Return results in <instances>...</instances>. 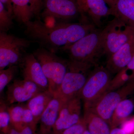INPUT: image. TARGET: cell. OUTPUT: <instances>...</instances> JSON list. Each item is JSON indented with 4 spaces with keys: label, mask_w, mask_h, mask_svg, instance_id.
<instances>
[{
    "label": "cell",
    "mask_w": 134,
    "mask_h": 134,
    "mask_svg": "<svg viewBox=\"0 0 134 134\" xmlns=\"http://www.w3.org/2000/svg\"><path fill=\"white\" fill-rule=\"evenodd\" d=\"M0 2L3 4L9 13L13 15V6L11 0H0Z\"/></svg>",
    "instance_id": "f1b7e54d"
},
{
    "label": "cell",
    "mask_w": 134,
    "mask_h": 134,
    "mask_svg": "<svg viewBox=\"0 0 134 134\" xmlns=\"http://www.w3.org/2000/svg\"><path fill=\"white\" fill-rule=\"evenodd\" d=\"M81 101L79 95L63 103L53 128V134H60L81 120Z\"/></svg>",
    "instance_id": "8fae6325"
},
{
    "label": "cell",
    "mask_w": 134,
    "mask_h": 134,
    "mask_svg": "<svg viewBox=\"0 0 134 134\" xmlns=\"http://www.w3.org/2000/svg\"><path fill=\"white\" fill-rule=\"evenodd\" d=\"M53 17L58 23H72L80 14L74 0H43L40 17Z\"/></svg>",
    "instance_id": "9c48e42d"
},
{
    "label": "cell",
    "mask_w": 134,
    "mask_h": 134,
    "mask_svg": "<svg viewBox=\"0 0 134 134\" xmlns=\"http://www.w3.org/2000/svg\"><path fill=\"white\" fill-rule=\"evenodd\" d=\"M92 68L68 60V70L59 89L54 96L63 103L80 95Z\"/></svg>",
    "instance_id": "277c9868"
},
{
    "label": "cell",
    "mask_w": 134,
    "mask_h": 134,
    "mask_svg": "<svg viewBox=\"0 0 134 134\" xmlns=\"http://www.w3.org/2000/svg\"><path fill=\"white\" fill-rule=\"evenodd\" d=\"M110 134H126V133L122 129L115 127L111 129Z\"/></svg>",
    "instance_id": "4dcf8cb0"
},
{
    "label": "cell",
    "mask_w": 134,
    "mask_h": 134,
    "mask_svg": "<svg viewBox=\"0 0 134 134\" xmlns=\"http://www.w3.org/2000/svg\"><path fill=\"white\" fill-rule=\"evenodd\" d=\"M14 19L24 24L34 17L32 8L31 0H11Z\"/></svg>",
    "instance_id": "ffe728a7"
},
{
    "label": "cell",
    "mask_w": 134,
    "mask_h": 134,
    "mask_svg": "<svg viewBox=\"0 0 134 134\" xmlns=\"http://www.w3.org/2000/svg\"><path fill=\"white\" fill-rule=\"evenodd\" d=\"M19 65L24 79L33 82L43 91L48 90V80L33 53L26 54Z\"/></svg>",
    "instance_id": "4fadbf2b"
},
{
    "label": "cell",
    "mask_w": 134,
    "mask_h": 134,
    "mask_svg": "<svg viewBox=\"0 0 134 134\" xmlns=\"http://www.w3.org/2000/svg\"><path fill=\"white\" fill-rule=\"evenodd\" d=\"M18 65H14L0 70V93H2L5 87L9 84L18 71Z\"/></svg>",
    "instance_id": "7402d4cb"
},
{
    "label": "cell",
    "mask_w": 134,
    "mask_h": 134,
    "mask_svg": "<svg viewBox=\"0 0 134 134\" xmlns=\"http://www.w3.org/2000/svg\"><path fill=\"white\" fill-rule=\"evenodd\" d=\"M79 10V22L102 28L103 19L110 16V8L103 0H74Z\"/></svg>",
    "instance_id": "30bf717a"
},
{
    "label": "cell",
    "mask_w": 134,
    "mask_h": 134,
    "mask_svg": "<svg viewBox=\"0 0 134 134\" xmlns=\"http://www.w3.org/2000/svg\"><path fill=\"white\" fill-rule=\"evenodd\" d=\"M121 129L126 134H134V121L133 119L125 121L122 122Z\"/></svg>",
    "instance_id": "83f0119b"
},
{
    "label": "cell",
    "mask_w": 134,
    "mask_h": 134,
    "mask_svg": "<svg viewBox=\"0 0 134 134\" xmlns=\"http://www.w3.org/2000/svg\"><path fill=\"white\" fill-rule=\"evenodd\" d=\"M63 102L54 96L43 114L39 122V133L41 134H50L53 132V128L57 121Z\"/></svg>",
    "instance_id": "2e32d148"
},
{
    "label": "cell",
    "mask_w": 134,
    "mask_h": 134,
    "mask_svg": "<svg viewBox=\"0 0 134 134\" xmlns=\"http://www.w3.org/2000/svg\"><path fill=\"white\" fill-rule=\"evenodd\" d=\"M13 15L0 2V32H7L13 25Z\"/></svg>",
    "instance_id": "cb8c5ba5"
},
{
    "label": "cell",
    "mask_w": 134,
    "mask_h": 134,
    "mask_svg": "<svg viewBox=\"0 0 134 134\" xmlns=\"http://www.w3.org/2000/svg\"><path fill=\"white\" fill-rule=\"evenodd\" d=\"M134 90V81H129L117 90L106 92L88 108L105 120L111 127V120L117 106Z\"/></svg>",
    "instance_id": "ba28073f"
},
{
    "label": "cell",
    "mask_w": 134,
    "mask_h": 134,
    "mask_svg": "<svg viewBox=\"0 0 134 134\" xmlns=\"http://www.w3.org/2000/svg\"><path fill=\"white\" fill-rule=\"evenodd\" d=\"M43 0H31L32 8L34 17L36 19L41 20V13L43 8Z\"/></svg>",
    "instance_id": "484cf974"
},
{
    "label": "cell",
    "mask_w": 134,
    "mask_h": 134,
    "mask_svg": "<svg viewBox=\"0 0 134 134\" xmlns=\"http://www.w3.org/2000/svg\"><path fill=\"white\" fill-rule=\"evenodd\" d=\"M104 54L107 59L117 52L134 34V30L114 18L103 28Z\"/></svg>",
    "instance_id": "52a82bcc"
},
{
    "label": "cell",
    "mask_w": 134,
    "mask_h": 134,
    "mask_svg": "<svg viewBox=\"0 0 134 134\" xmlns=\"http://www.w3.org/2000/svg\"><path fill=\"white\" fill-rule=\"evenodd\" d=\"M83 119L90 134H110L111 127L105 120L89 108H84Z\"/></svg>",
    "instance_id": "d6986e66"
},
{
    "label": "cell",
    "mask_w": 134,
    "mask_h": 134,
    "mask_svg": "<svg viewBox=\"0 0 134 134\" xmlns=\"http://www.w3.org/2000/svg\"><path fill=\"white\" fill-rule=\"evenodd\" d=\"M134 55V34L115 53L107 59L105 68L117 74L127 66Z\"/></svg>",
    "instance_id": "5bb4252c"
},
{
    "label": "cell",
    "mask_w": 134,
    "mask_h": 134,
    "mask_svg": "<svg viewBox=\"0 0 134 134\" xmlns=\"http://www.w3.org/2000/svg\"><path fill=\"white\" fill-rule=\"evenodd\" d=\"M7 134H20V132L16 129L10 125L9 129Z\"/></svg>",
    "instance_id": "d6a6232c"
},
{
    "label": "cell",
    "mask_w": 134,
    "mask_h": 134,
    "mask_svg": "<svg viewBox=\"0 0 134 134\" xmlns=\"http://www.w3.org/2000/svg\"><path fill=\"white\" fill-rule=\"evenodd\" d=\"M103 38V28H96L62 51L68 54L70 60L94 68L104 55Z\"/></svg>",
    "instance_id": "7a4b0ae2"
},
{
    "label": "cell",
    "mask_w": 134,
    "mask_h": 134,
    "mask_svg": "<svg viewBox=\"0 0 134 134\" xmlns=\"http://www.w3.org/2000/svg\"><path fill=\"white\" fill-rule=\"evenodd\" d=\"M43 91L33 82L25 79H15L7 86L6 103L8 105L28 101Z\"/></svg>",
    "instance_id": "7c38bea8"
},
{
    "label": "cell",
    "mask_w": 134,
    "mask_h": 134,
    "mask_svg": "<svg viewBox=\"0 0 134 134\" xmlns=\"http://www.w3.org/2000/svg\"><path fill=\"white\" fill-rule=\"evenodd\" d=\"M83 134H90V133H89L88 131V130H87L86 129H86H85L84 132H83Z\"/></svg>",
    "instance_id": "836d02e7"
},
{
    "label": "cell",
    "mask_w": 134,
    "mask_h": 134,
    "mask_svg": "<svg viewBox=\"0 0 134 134\" xmlns=\"http://www.w3.org/2000/svg\"><path fill=\"white\" fill-rule=\"evenodd\" d=\"M52 134H53V133H52Z\"/></svg>",
    "instance_id": "8d00e7d4"
},
{
    "label": "cell",
    "mask_w": 134,
    "mask_h": 134,
    "mask_svg": "<svg viewBox=\"0 0 134 134\" xmlns=\"http://www.w3.org/2000/svg\"><path fill=\"white\" fill-rule=\"evenodd\" d=\"M8 111L12 126L20 131L29 126L36 133L37 125L34 122L32 113L26 104H12L8 106Z\"/></svg>",
    "instance_id": "9a60e30c"
},
{
    "label": "cell",
    "mask_w": 134,
    "mask_h": 134,
    "mask_svg": "<svg viewBox=\"0 0 134 134\" xmlns=\"http://www.w3.org/2000/svg\"><path fill=\"white\" fill-rule=\"evenodd\" d=\"M20 134H35V133L30 127L26 126L21 131H20Z\"/></svg>",
    "instance_id": "f546056e"
},
{
    "label": "cell",
    "mask_w": 134,
    "mask_h": 134,
    "mask_svg": "<svg viewBox=\"0 0 134 134\" xmlns=\"http://www.w3.org/2000/svg\"><path fill=\"white\" fill-rule=\"evenodd\" d=\"M33 54L48 80V90L55 95L66 73L68 60L59 57L55 53L42 47L37 49Z\"/></svg>",
    "instance_id": "3957f363"
},
{
    "label": "cell",
    "mask_w": 134,
    "mask_h": 134,
    "mask_svg": "<svg viewBox=\"0 0 134 134\" xmlns=\"http://www.w3.org/2000/svg\"><path fill=\"white\" fill-rule=\"evenodd\" d=\"M24 25V33L30 40L55 53L97 28L92 25L80 22L58 23L55 26L48 28L41 20L36 19Z\"/></svg>",
    "instance_id": "6da1fadb"
},
{
    "label": "cell",
    "mask_w": 134,
    "mask_h": 134,
    "mask_svg": "<svg viewBox=\"0 0 134 134\" xmlns=\"http://www.w3.org/2000/svg\"><path fill=\"white\" fill-rule=\"evenodd\" d=\"M134 109L133 102L129 99H124L119 104L116 108L111 120V129L116 127L133 112Z\"/></svg>",
    "instance_id": "44dd1931"
},
{
    "label": "cell",
    "mask_w": 134,
    "mask_h": 134,
    "mask_svg": "<svg viewBox=\"0 0 134 134\" xmlns=\"http://www.w3.org/2000/svg\"><path fill=\"white\" fill-rule=\"evenodd\" d=\"M120 72L129 77V82L134 81V55L127 66Z\"/></svg>",
    "instance_id": "4316f807"
},
{
    "label": "cell",
    "mask_w": 134,
    "mask_h": 134,
    "mask_svg": "<svg viewBox=\"0 0 134 134\" xmlns=\"http://www.w3.org/2000/svg\"><path fill=\"white\" fill-rule=\"evenodd\" d=\"M10 125V117L8 105L1 99L0 103V129L2 133L7 134Z\"/></svg>",
    "instance_id": "603a6c76"
},
{
    "label": "cell",
    "mask_w": 134,
    "mask_h": 134,
    "mask_svg": "<svg viewBox=\"0 0 134 134\" xmlns=\"http://www.w3.org/2000/svg\"><path fill=\"white\" fill-rule=\"evenodd\" d=\"M31 42L8 32H0V70L19 65Z\"/></svg>",
    "instance_id": "8992f818"
},
{
    "label": "cell",
    "mask_w": 134,
    "mask_h": 134,
    "mask_svg": "<svg viewBox=\"0 0 134 134\" xmlns=\"http://www.w3.org/2000/svg\"><path fill=\"white\" fill-rule=\"evenodd\" d=\"M1 134H4L3 133H1Z\"/></svg>",
    "instance_id": "d590c367"
},
{
    "label": "cell",
    "mask_w": 134,
    "mask_h": 134,
    "mask_svg": "<svg viewBox=\"0 0 134 134\" xmlns=\"http://www.w3.org/2000/svg\"><path fill=\"white\" fill-rule=\"evenodd\" d=\"M112 74L105 67H94L88 76L80 96L84 108L91 106L107 92L111 81Z\"/></svg>",
    "instance_id": "5b68a950"
},
{
    "label": "cell",
    "mask_w": 134,
    "mask_h": 134,
    "mask_svg": "<svg viewBox=\"0 0 134 134\" xmlns=\"http://www.w3.org/2000/svg\"><path fill=\"white\" fill-rule=\"evenodd\" d=\"M52 133H53V132H52V133H50V134H52ZM35 134H41L40 133H39V132H38V133L36 134V133H35Z\"/></svg>",
    "instance_id": "e575fe53"
},
{
    "label": "cell",
    "mask_w": 134,
    "mask_h": 134,
    "mask_svg": "<svg viewBox=\"0 0 134 134\" xmlns=\"http://www.w3.org/2000/svg\"><path fill=\"white\" fill-rule=\"evenodd\" d=\"M86 127L83 118L78 123L65 130L60 134H83Z\"/></svg>",
    "instance_id": "d4e9b609"
},
{
    "label": "cell",
    "mask_w": 134,
    "mask_h": 134,
    "mask_svg": "<svg viewBox=\"0 0 134 134\" xmlns=\"http://www.w3.org/2000/svg\"><path fill=\"white\" fill-rule=\"evenodd\" d=\"M110 15L122 21L134 30V0H118Z\"/></svg>",
    "instance_id": "ac0fdd59"
},
{
    "label": "cell",
    "mask_w": 134,
    "mask_h": 134,
    "mask_svg": "<svg viewBox=\"0 0 134 134\" xmlns=\"http://www.w3.org/2000/svg\"><path fill=\"white\" fill-rule=\"evenodd\" d=\"M108 5L110 8H112L114 7L118 0H103Z\"/></svg>",
    "instance_id": "1f68e13d"
},
{
    "label": "cell",
    "mask_w": 134,
    "mask_h": 134,
    "mask_svg": "<svg viewBox=\"0 0 134 134\" xmlns=\"http://www.w3.org/2000/svg\"><path fill=\"white\" fill-rule=\"evenodd\" d=\"M54 97V94L48 90L40 92L27 101L26 105L32 113L36 125L39 122L41 115Z\"/></svg>",
    "instance_id": "e0dca14e"
}]
</instances>
